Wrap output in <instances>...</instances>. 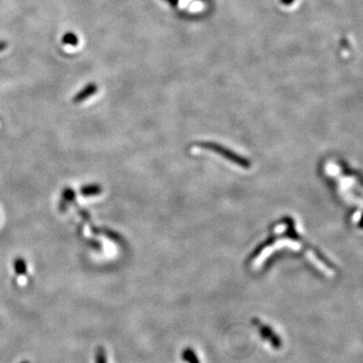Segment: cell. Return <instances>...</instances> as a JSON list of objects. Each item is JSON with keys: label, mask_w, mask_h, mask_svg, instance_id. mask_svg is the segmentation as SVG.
<instances>
[{"label": "cell", "mask_w": 363, "mask_h": 363, "mask_svg": "<svg viewBox=\"0 0 363 363\" xmlns=\"http://www.w3.org/2000/svg\"><path fill=\"white\" fill-rule=\"evenodd\" d=\"M21 363H29L28 361H22Z\"/></svg>", "instance_id": "cell-9"}, {"label": "cell", "mask_w": 363, "mask_h": 363, "mask_svg": "<svg viewBox=\"0 0 363 363\" xmlns=\"http://www.w3.org/2000/svg\"><path fill=\"white\" fill-rule=\"evenodd\" d=\"M83 191H84V195H92V194H94L93 191L98 192V188L97 187H89V188H85Z\"/></svg>", "instance_id": "cell-7"}, {"label": "cell", "mask_w": 363, "mask_h": 363, "mask_svg": "<svg viewBox=\"0 0 363 363\" xmlns=\"http://www.w3.org/2000/svg\"><path fill=\"white\" fill-rule=\"evenodd\" d=\"M97 91V86L94 83H90L87 86H85L75 97H74V103H80L85 101L86 99L90 98L93 94H95Z\"/></svg>", "instance_id": "cell-2"}, {"label": "cell", "mask_w": 363, "mask_h": 363, "mask_svg": "<svg viewBox=\"0 0 363 363\" xmlns=\"http://www.w3.org/2000/svg\"><path fill=\"white\" fill-rule=\"evenodd\" d=\"M62 43L64 45H68V46H72V47H76L79 44V38L78 35L73 32V31H68L66 32L63 37H62Z\"/></svg>", "instance_id": "cell-3"}, {"label": "cell", "mask_w": 363, "mask_h": 363, "mask_svg": "<svg viewBox=\"0 0 363 363\" xmlns=\"http://www.w3.org/2000/svg\"><path fill=\"white\" fill-rule=\"evenodd\" d=\"M182 357L185 361H188L189 363H200L195 351L191 348H187L183 351V354H182Z\"/></svg>", "instance_id": "cell-4"}, {"label": "cell", "mask_w": 363, "mask_h": 363, "mask_svg": "<svg viewBox=\"0 0 363 363\" xmlns=\"http://www.w3.org/2000/svg\"><path fill=\"white\" fill-rule=\"evenodd\" d=\"M15 270L18 273H23L25 272V262L21 259H18L15 261Z\"/></svg>", "instance_id": "cell-6"}, {"label": "cell", "mask_w": 363, "mask_h": 363, "mask_svg": "<svg viewBox=\"0 0 363 363\" xmlns=\"http://www.w3.org/2000/svg\"><path fill=\"white\" fill-rule=\"evenodd\" d=\"M95 363H108L106 350L102 346H99L95 351Z\"/></svg>", "instance_id": "cell-5"}, {"label": "cell", "mask_w": 363, "mask_h": 363, "mask_svg": "<svg viewBox=\"0 0 363 363\" xmlns=\"http://www.w3.org/2000/svg\"><path fill=\"white\" fill-rule=\"evenodd\" d=\"M7 43L6 42H3V41H0V52H3L6 50L7 48Z\"/></svg>", "instance_id": "cell-8"}, {"label": "cell", "mask_w": 363, "mask_h": 363, "mask_svg": "<svg viewBox=\"0 0 363 363\" xmlns=\"http://www.w3.org/2000/svg\"><path fill=\"white\" fill-rule=\"evenodd\" d=\"M252 324L258 329L259 334L261 335V337L265 341H267L272 346L273 349L278 350V349L281 348L283 343H281L280 338L278 337V335L269 326L263 324L259 319H256V318H254L252 320Z\"/></svg>", "instance_id": "cell-1"}]
</instances>
